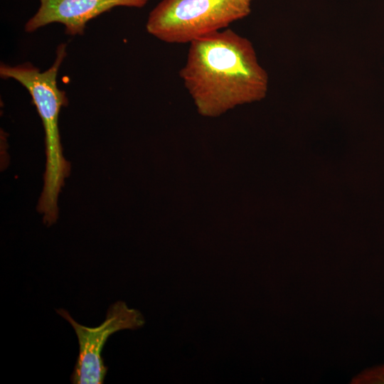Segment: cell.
<instances>
[{"label": "cell", "mask_w": 384, "mask_h": 384, "mask_svg": "<svg viewBox=\"0 0 384 384\" xmlns=\"http://www.w3.org/2000/svg\"><path fill=\"white\" fill-rule=\"evenodd\" d=\"M149 0H40L37 12L25 25L31 33L51 23H60L68 35H82L90 20L117 6L142 8Z\"/></svg>", "instance_id": "cell-5"}, {"label": "cell", "mask_w": 384, "mask_h": 384, "mask_svg": "<svg viewBox=\"0 0 384 384\" xmlns=\"http://www.w3.org/2000/svg\"><path fill=\"white\" fill-rule=\"evenodd\" d=\"M65 56L66 44L60 43L53 64L45 71L41 72L28 62L14 66L1 63L0 66L2 78H13L28 90L42 121L46 162L37 209L47 225L55 223L58 219V196L70 171V164L63 154L58 127L60 110L68 103L65 92L57 85L58 73Z\"/></svg>", "instance_id": "cell-2"}, {"label": "cell", "mask_w": 384, "mask_h": 384, "mask_svg": "<svg viewBox=\"0 0 384 384\" xmlns=\"http://www.w3.org/2000/svg\"><path fill=\"white\" fill-rule=\"evenodd\" d=\"M252 0H161L146 29L167 43H190L247 16Z\"/></svg>", "instance_id": "cell-3"}, {"label": "cell", "mask_w": 384, "mask_h": 384, "mask_svg": "<svg viewBox=\"0 0 384 384\" xmlns=\"http://www.w3.org/2000/svg\"><path fill=\"white\" fill-rule=\"evenodd\" d=\"M179 77L206 117L262 100L269 83L252 43L230 28L190 43Z\"/></svg>", "instance_id": "cell-1"}, {"label": "cell", "mask_w": 384, "mask_h": 384, "mask_svg": "<svg viewBox=\"0 0 384 384\" xmlns=\"http://www.w3.org/2000/svg\"><path fill=\"white\" fill-rule=\"evenodd\" d=\"M56 311L73 326L78 341L79 354L70 378L74 384L103 383L107 367L102 351L108 338L117 331L137 329L144 323L139 311L128 308L120 301L109 307L100 326L92 328L75 321L65 309H58Z\"/></svg>", "instance_id": "cell-4"}, {"label": "cell", "mask_w": 384, "mask_h": 384, "mask_svg": "<svg viewBox=\"0 0 384 384\" xmlns=\"http://www.w3.org/2000/svg\"><path fill=\"white\" fill-rule=\"evenodd\" d=\"M358 380L364 383L384 384V366L374 368L366 372Z\"/></svg>", "instance_id": "cell-6"}]
</instances>
